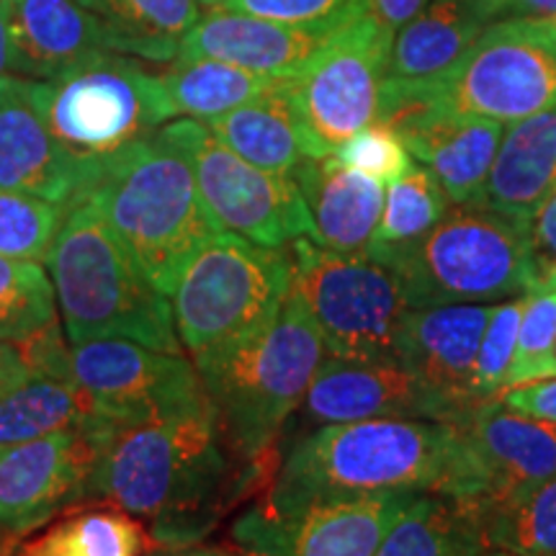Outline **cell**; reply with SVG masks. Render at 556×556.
<instances>
[{
	"label": "cell",
	"mask_w": 556,
	"mask_h": 556,
	"mask_svg": "<svg viewBox=\"0 0 556 556\" xmlns=\"http://www.w3.org/2000/svg\"><path fill=\"white\" fill-rule=\"evenodd\" d=\"M456 426L467 454V490L456 500L475 510L556 477V422L486 400Z\"/></svg>",
	"instance_id": "cell-17"
},
{
	"label": "cell",
	"mask_w": 556,
	"mask_h": 556,
	"mask_svg": "<svg viewBox=\"0 0 556 556\" xmlns=\"http://www.w3.org/2000/svg\"><path fill=\"white\" fill-rule=\"evenodd\" d=\"M11 73L31 80H60L106 58L101 24L78 0H9Z\"/></svg>",
	"instance_id": "cell-22"
},
{
	"label": "cell",
	"mask_w": 556,
	"mask_h": 556,
	"mask_svg": "<svg viewBox=\"0 0 556 556\" xmlns=\"http://www.w3.org/2000/svg\"><path fill=\"white\" fill-rule=\"evenodd\" d=\"M467 490V454L456 422L377 420L319 426L283 456L263 500L278 513L377 495H448Z\"/></svg>",
	"instance_id": "cell-2"
},
{
	"label": "cell",
	"mask_w": 556,
	"mask_h": 556,
	"mask_svg": "<svg viewBox=\"0 0 556 556\" xmlns=\"http://www.w3.org/2000/svg\"><path fill=\"white\" fill-rule=\"evenodd\" d=\"M477 510L448 495H415L374 556H484Z\"/></svg>",
	"instance_id": "cell-28"
},
{
	"label": "cell",
	"mask_w": 556,
	"mask_h": 556,
	"mask_svg": "<svg viewBox=\"0 0 556 556\" xmlns=\"http://www.w3.org/2000/svg\"><path fill=\"white\" fill-rule=\"evenodd\" d=\"M31 377L29 366L21 358L16 343L9 340H0V394L11 392L13 387L24 384Z\"/></svg>",
	"instance_id": "cell-43"
},
{
	"label": "cell",
	"mask_w": 556,
	"mask_h": 556,
	"mask_svg": "<svg viewBox=\"0 0 556 556\" xmlns=\"http://www.w3.org/2000/svg\"><path fill=\"white\" fill-rule=\"evenodd\" d=\"M490 552L556 556V477L477 510Z\"/></svg>",
	"instance_id": "cell-32"
},
{
	"label": "cell",
	"mask_w": 556,
	"mask_h": 556,
	"mask_svg": "<svg viewBox=\"0 0 556 556\" xmlns=\"http://www.w3.org/2000/svg\"><path fill=\"white\" fill-rule=\"evenodd\" d=\"M103 430L88 417L75 428L0 451V531L24 536L83 503Z\"/></svg>",
	"instance_id": "cell-15"
},
{
	"label": "cell",
	"mask_w": 556,
	"mask_h": 556,
	"mask_svg": "<svg viewBox=\"0 0 556 556\" xmlns=\"http://www.w3.org/2000/svg\"><path fill=\"white\" fill-rule=\"evenodd\" d=\"M497 400L505 407L516 409V413L539 417V420L546 422H556V377L505 389Z\"/></svg>",
	"instance_id": "cell-41"
},
{
	"label": "cell",
	"mask_w": 556,
	"mask_h": 556,
	"mask_svg": "<svg viewBox=\"0 0 556 556\" xmlns=\"http://www.w3.org/2000/svg\"><path fill=\"white\" fill-rule=\"evenodd\" d=\"M505 18H528L556 26V0H505Z\"/></svg>",
	"instance_id": "cell-44"
},
{
	"label": "cell",
	"mask_w": 556,
	"mask_h": 556,
	"mask_svg": "<svg viewBox=\"0 0 556 556\" xmlns=\"http://www.w3.org/2000/svg\"><path fill=\"white\" fill-rule=\"evenodd\" d=\"M291 291L309 309L330 356L400 364V330L413 307L384 263L299 238L291 245Z\"/></svg>",
	"instance_id": "cell-9"
},
{
	"label": "cell",
	"mask_w": 556,
	"mask_h": 556,
	"mask_svg": "<svg viewBox=\"0 0 556 556\" xmlns=\"http://www.w3.org/2000/svg\"><path fill=\"white\" fill-rule=\"evenodd\" d=\"M227 448L212 400L160 420L109 428L86 500L152 520L160 546H186L204 536L232 497Z\"/></svg>",
	"instance_id": "cell-1"
},
{
	"label": "cell",
	"mask_w": 556,
	"mask_h": 556,
	"mask_svg": "<svg viewBox=\"0 0 556 556\" xmlns=\"http://www.w3.org/2000/svg\"><path fill=\"white\" fill-rule=\"evenodd\" d=\"M296 413L302 428L377 417L458 422L469 415L405 366L336 356L323 358Z\"/></svg>",
	"instance_id": "cell-16"
},
{
	"label": "cell",
	"mask_w": 556,
	"mask_h": 556,
	"mask_svg": "<svg viewBox=\"0 0 556 556\" xmlns=\"http://www.w3.org/2000/svg\"><path fill=\"white\" fill-rule=\"evenodd\" d=\"M83 197L99 206L142 274L165 296H173L193 253L219 232L201 201L189 152L165 124L103 157Z\"/></svg>",
	"instance_id": "cell-3"
},
{
	"label": "cell",
	"mask_w": 556,
	"mask_h": 556,
	"mask_svg": "<svg viewBox=\"0 0 556 556\" xmlns=\"http://www.w3.org/2000/svg\"><path fill=\"white\" fill-rule=\"evenodd\" d=\"M70 366L75 387L90 402V417L109 428L160 420L208 402L191 361L131 340L70 345Z\"/></svg>",
	"instance_id": "cell-13"
},
{
	"label": "cell",
	"mask_w": 556,
	"mask_h": 556,
	"mask_svg": "<svg viewBox=\"0 0 556 556\" xmlns=\"http://www.w3.org/2000/svg\"><path fill=\"white\" fill-rule=\"evenodd\" d=\"M225 9L283 24L348 26L366 16V0H229Z\"/></svg>",
	"instance_id": "cell-39"
},
{
	"label": "cell",
	"mask_w": 556,
	"mask_h": 556,
	"mask_svg": "<svg viewBox=\"0 0 556 556\" xmlns=\"http://www.w3.org/2000/svg\"><path fill=\"white\" fill-rule=\"evenodd\" d=\"M554 377H556V340H554L552 351H548V358L544 366V379H554Z\"/></svg>",
	"instance_id": "cell-47"
},
{
	"label": "cell",
	"mask_w": 556,
	"mask_h": 556,
	"mask_svg": "<svg viewBox=\"0 0 556 556\" xmlns=\"http://www.w3.org/2000/svg\"><path fill=\"white\" fill-rule=\"evenodd\" d=\"M41 106L62 148L99 163L173 119L160 75L106 54L60 80H39Z\"/></svg>",
	"instance_id": "cell-10"
},
{
	"label": "cell",
	"mask_w": 556,
	"mask_h": 556,
	"mask_svg": "<svg viewBox=\"0 0 556 556\" xmlns=\"http://www.w3.org/2000/svg\"><path fill=\"white\" fill-rule=\"evenodd\" d=\"M523 296L492 307L477 356V392L482 400H497L505 392L507 374L516 358Z\"/></svg>",
	"instance_id": "cell-37"
},
{
	"label": "cell",
	"mask_w": 556,
	"mask_h": 556,
	"mask_svg": "<svg viewBox=\"0 0 556 556\" xmlns=\"http://www.w3.org/2000/svg\"><path fill=\"white\" fill-rule=\"evenodd\" d=\"M556 340V287L531 291L523 299L516 358L507 374L505 389L544 379V366Z\"/></svg>",
	"instance_id": "cell-36"
},
{
	"label": "cell",
	"mask_w": 556,
	"mask_h": 556,
	"mask_svg": "<svg viewBox=\"0 0 556 556\" xmlns=\"http://www.w3.org/2000/svg\"><path fill=\"white\" fill-rule=\"evenodd\" d=\"M556 189V106L510 124L500 139L479 204L528 222Z\"/></svg>",
	"instance_id": "cell-25"
},
{
	"label": "cell",
	"mask_w": 556,
	"mask_h": 556,
	"mask_svg": "<svg viewBox=\"0 0 556 556\" xmlns=\"http://www.w3.org/2000/svg\"><path fill=\"white\" fill-rule=\"evenodd\" d=\"M400 278L413 309L484 304L533 291L528 222L484 204H456L420 240L400 248H368Z\"/></svg>",
	"instance_id": "cell-7"
},
{
	"label": "cell",
	"mask_w": 556,
	"mask_h": 556,
	"mask_svg": "<svg viewBox=\"0 0 556 556\" xmlns=\"http://www.w3.org/2000/svg\"><path fill=\"white\" fill-rule=\"evenodd\" d=\"M500 18H505L500 0H428L394 34L387 80L417 83L446 73Z\"/></svg>",
	"instance_id": "cell-24"
},
{
	"label": "cell",
	"mask_w": 556,
	"mask_h": 556,
	"mask_svg": "<svg viewBox=\"0 0 556 556\" xmlns=\"http://www.w3.org/2000/svg\"><path fill=\"white\" fill-rule=\"evenodd\" d=\"M99 165L62 148L41 106L39 80L0 78V189L67 206L88 191Z\"/></svg>",
	"instance_id": "cell-18"
},
{
	"label": "cell",
	"mask_w": 556,
	"mask_h": 556,
	"mask_svg": "<svg viewBox=\"0 0 556 556\" xmlns=\"http://www.w3.org/2000/svg\"><path fill=\"white\" fill-rule=\"evenodd\" d=\"M11 73V3L0 0V78Z\"/></svg>",
	"instance_id": "cell-45"
},
{
	"label": "cell",
	"mask_w": 556,
	"mask_h": 556,
	"mask_svg": "<svg viewBox=\"0 0 556 556\" xmlns=\"http://www.w3.org/2000/svg\"><path fill=\"white\" fill-rule=\"evenodd\" d=\"M276 80L217 60H173L170 67L160 73L173 119L184 116L199 122H212L258 99Z\"/></svg>",
	"instance_id": "cell-29"
},
{
	"label": "cell",
	"mask_w": 556,
	"mask_h": 556,
	"mask_svg": "<svg viewBox=\"0 0 556 556\" xmlns=\"http://www.w3.org/2000/svg\"><path fill=\"white\" fill-rule=\"evenodd\" d=\"M492 307L443 304L409 309L397 340V361L458 407L482 405L477 392V356Z\"/></svg>",
	"instance_id": "cell-20"
},
{
	"label": "cell",
	"mask_w": 556,
	"mask_h": 556,
	"mask_svg": "<svg viewBox=\"0 0 556 556\" xmlns=\"http://www.w3.org/2000/svg\"><path fill=\"white\" fill-rule=\"evenodd\" d=\"M101 24L109 52L173 62L199 21V0H78Z\"/></svg>",
	"instance_id": "cell-27"
},
{
	"label": "cell",
	"mask_w": 556,
	"mask_h": 556,
	"mask_svg": "<svg viewBox=\"0 0 556 556\" xmlns=\"http://www.w3.org/2000/svg\"><path fill=\"white\" fill-rule=\"evenodd\" d=\"M150 536L122 507L75 510L18 546L16 556H142Z\"/></svg>",
	"instance_id": "cell-30"
},
{
	"label": "cell",
	"mask_w": 556,
	"mask_h": 556,
	"mask_svg": "<svg viewBox=\"0 0 556 556\" xmlns=\"http://www.w3.org/2000/svg\"><path fill=\"white\" fill-rule=\"evenodd\" d=\"M309 212V240L345 255H366L384 212V186L345 168L336 155L304 157L291 173Z\"/></svg>",
	"instance_id": "cell-23"
},
{
	"label": "cell",
	"mask_w": 556,
	"mask_h": 556,
	"mask_svg": "<svg viewBox=\"0 0 556 556\" xmlns=\"http://www.w3.org/2000/svg\"><path fill=\"white\" fill-rule=\"evenodd\" d=\"M484 556H510V554H503V552H490V554H484Z\"/></svg>",
	"instance_id": "cell-49"
},
{
	"label": "cell",
	"mask_w": 556,
	"mask_h": 556,
	"mask_svg": "<svg viewBox=\"0 0 556 556\" xmlns=\"http://www.w3.org/2000/svg\"><path fill=\"white\" fill-rule=\"evenodd\" d=\"M556 106V26L500 18L446 73L381 86L379 122L407 111L516 124Z\"/></svg>",
	"instance_id": "cell-6"
},
{
	"label": "cell",
	"mask_w": 556,
	"mask_h": 556,
	"mask_svg": "<svg viewBox=\"0 0 556 556\" xmlns=\"http://www.w3.org/2000/svg\"><path fill=\"white\" fill-rule=\"evenodd\" d=\"M152 556H238V554H229V552H222V548H165V552L160 554H152Z\"/></svg>",
	"instance_id": "cell-46"
},
{
	"label": "cell",
	"mask_w": 556,
	"mask_h": 556,
	"mask_svg": "<svg viewBox=\"0 0 556 556\" xmlns=\"http://www.w3.org/2000/svg\"><path fill=\"white\" fill-rule=\"evenodd\" d=\"M45 263L70 345L119 338L184 356L168 296L152 287L93 201L65 206Z\"/></svg>",
	"instance_id": "cell-5"
},
{
	"label": "cell",
	"mask_w": 556,
	"mask_h": 556,
	"mask_svg": "<svg viewBox=\"0 0 556 556\" xmlns=\"http://www.w3.org/2000/svg\"><path fill=\"white\" fill-rule=\"evenodd\" d=\"M392 39L394 34L366 13L287 78L312 157L332 155L353 135L379 122Z\"/></svg>",
	"instance_id": "cell-11"
},
{
	"label": "cell",
	"mask_w": 556,
	"mask_h": 556,
	"mask_svg": "<svg viewBox=\"0 0 556 556\" xmlns=\"http://www.w3.org/2000/svg\"><path fill=\"white\" fill-rule=\"evenodd\" d=\"M229 0H199V5H204V9H225Z\"/></svg>",
	"instance_id": "cell-48"
},
{
	"label": "cell",
	"mask_w": 556,
	"mask_h": 556,
	"mask_svg": "<svg viewBox=\"0 0 556 556\" xmlns=\"http://www.w3.org/2000/svg\"><path fill=\"white\" fill-rule=\"evenodd\" d=\"M384 124L402 137L409 155L433 173L451 204L482 201L505 124L435 111H407Z\"/></svg>",
	"instance_id": "cell-21"
},
{
	"label": "cell",
	"mask_w": 556,
	"mask_h": 556,
	"mask_svg": "<svg viewBox=\"0 0 556 556\" xmlns=\"http://www.w3.org/2000/svg\"><path fill=\"white\" fill-rule=\"evenodd\" d=\"M323 358V336L294 291L263 328L193 353L235 458L253 464L274 448Z\"/></svg>",
	"instance_id": "cell-4"
},
{
	"label": "cell",
	"mask_w": 556,
	"mask_h": 556,
	"mask_svg": "<svg viewBox=\"0 0 556 556\" xmlns=\"http://www.w3.org/2000/svg\"><path fill=\"white\" fill-rule=\"evenodd\" d=\"M448 212V197L428 168H409L389 184L371 248H400L420 240ZM368 253V250H366Z\"/></svg>",
	"instance_id": "cell-33"
},
{
	"label": "cell",
	"mask_w": 556,
	"mask_h": 556,
	"mask_svg": "<svg viewBox=\"0 0 556 556\" xmlns=\"http://www.w3.org/2000/svg\"><path fill=\"white\" fill-rule=\"evenodd\" d=\"M500 3H503V9H505V0H500Z\"/></svg>",
	"instance_id": "cell-50"
},
{
	"label": "cell",
	"mask_w": 556,
	"mask_h": 556,
	"mask_svg": "<svg viewBox=\"0 0 556 556\" xmlns=\"http://www.w3.org/2000/svg\"><path fill=\"white\" fill-rule=\"evenodd\" d=\"M528 242L533 261V291L556 287V189L528 219Z\"/></svg>",
	"instance_id": "cell-40"
},
{
	"label": "cell",
	"mask_w": 556,
	"mask_h": 556,
	"mask_svg": "<svg viewBox=\"0 0 556 556\" xmlns=\"http://www.w3.org/2000/svg\"><path fill=\"white\" fill-rule=\"evenodd\" d=\"M343 29L208 9L180 41L176 60H217L263 78H291Z\"/></svg>",
	"instance_id": "cell-19"
},
{
	"label": "cell",
	"mask_w": 556,
	"mask_h": 556,
	"mask_svg": "<svg viewBox=\"0 0 556 556\" xmlns=\"http://www.w3.org/2000/svg\"><path fill=\"white\" fill-rule=\"evenodd\" d=\"M65 206L21 191L0 189V255L13 261H45Z\"/></svg>",
	"instance_id": "cell-35"
},
{
	"label": "cell",
	"mask_w": 556,
	"mask_h": 556,
	"mask_svg": "<svg viewBox=\"0 0 556 556\" xmlns=\"http://www.w3.org/2000/svg\"><path fill=\"white\" fill-rule=\"evenodd\" d=\"M58 319V299L37 261L0 255V340H24Z\"/></svg>",
	"instance_id": "cell-34"
},
{
	"label": "cell",
	"mask_w": 556,
	"mask_h": 556,
	"mask_svg": "<svg viewBox=\"0 0 556 556\" xmlns=\"http://www.w3.org/2000/svg\"><path fill=\"white\" fill-rule=\"evenodd\" d=\"M291 291V253L217 232L201 245L173 291L180 345L191 353L255 332Z\"/></svg>",
	"instance_id": "cell-8"
},
{
	"label": "cell",
	"mask_w": 556,
	"mask_h": 556,
	"mask_svg": "<svg viewBox=\"0 0 556 556\" xmlns=\"http://www.w3.org/2000/svg\"><path fill=\"white\" fill-rule=\"evenodd\" d=\"M428 0H366V13L387 31L397 34L415 13L426 9Z\"/></svg>",
	"instance_id": "cell-42"
},
{
	"label": "cell",
	"mask_w": 556,
	"mask_h": 556,
	"mask_svg": "<svg viewBox=\"0 0 556 556\" xmlns=\"http://www.w3.org/2000/svg\"><path fill=\"white\" fill-rule=\"evenodd\" d=\"M165 127L189 152L201 201L219 232L240 235L263 248H283L309 235V212L294 176L248 163L199 119Z\"/></svg>",
	"instance_id": "cell-12"
},
{
	"label": "cell",
	"mask_w": 556,
	"mask_h": 556,
	"mask_svg": "<svg viewBox=\"0 0 556 556\" xmlns=\"http://www.w3.org/2000/svg\"><path fill=\"white\" fill-rule=\"evenodd\" d=\"M415 495H377L278 513L258 503L232 526L238 556H374Z\"/></svg>",
	"instance_id": "cell-14"
},
{
	"label": "cell",
	"mask_w": 556,
	"mask_h": 556,
	"mask_svg": "<svg viewBox=\"0 0 556 556\" xmlns=\"http://www.w3.org/2000/svg\"><path fill=\"white\" fill-rule=\"evenodd\" d=\"M345 168L364 173V176L379 180L381 186L394 184L413 168V155L402 142V137L384 122L368 124L358 135L332 152Z\"/></svg>",
	"instance_id": "cell-38"
},
{
	"label": "cell",
	"mask_w": 556,
	"mask_h": 556,
	"mask_svg": "<svg viewBox=\"0 0 556 556\" xmlns=\"http://www.w3.org/2000/svg\"><path fill=\"white\" fill-rule=\"evenodd\" d=\"M90 417V402L78 387L52 377H29L0 394V451L75 428Z\"/></svg>",
	"instance_id": "cell-31"
},
{
	"label": "cell",
	"mask_w": 556,
	"mask_h": 556,
	"mask_svg": "<svg viewBox=\"0 0 556 556\" xmlns=\"http://www.w3.org/2000/svg\"><path fill=\"white\" fill-rule=\"evenodd\" d=\"M204 124L219 142L263 170L291 176L304 157H312L307 135L287 93V78H278L258 99Z\"/></svg>",
	"instance_id": "cell-26"
}]
</instances>
